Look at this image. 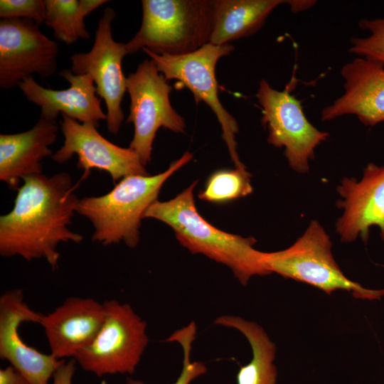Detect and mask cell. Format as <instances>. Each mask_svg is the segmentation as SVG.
Returning <instances> with one entry per match:
<instances>
[{
	"label": "cell",
	"instance_id": "1",
	"mask_svg": "<svg viewBox=\"0 0 384 384\" xmlns=\"http://www.w3.org/2000/svg\"><path fill=\"white\" fill-rule=\"evenodd\" d=\"M74 189L66 172L24 178L14 207L0 217L1 255L27 261L43 258L53 270L58 268L59 244L83 240L68 228L80 200Z\"/></svg>",
	"mask_w": 384,
	"mask_h": 384
},
{
	"label": "cell",
	"instance_id": "2",
	"mask_svg": "<svg viewBox=\"0 0 384 384\" xmlns=\"http://www.w3.org/2000/svg\"><path fill=\"white\" fill-rule=\"evenodd\" d=\"M197 183L198 181H193L169 201L156 200L143 218H154L168 225L182 246L193 254H203L228 266L242 285L253 276L270 274L265 264V252L254 247L256 240L253 237L221 230L201 216L193 196Z\"/></svg>",
	"mask_w": 384,
	"mask_h": 384
},
{
	"label": "cell",
	"instance_id": "3",
	"mask_svg": "<svg viewBox=\"0 0 384 384\" xmlns=\"http://www.w3.org/2000/svg\"><path fill=\"white\" fill-rule=\"evenodd\" d=\"M193 159L186 151L163 172L123 178L107 193L79 200L77 213L92 223V240L104 245L125 243L135 248L139 242L141 221L156 200L167 179Z\"/></svg>",
	"mask_w": 384,
	"mask_h": 384
},
{
	"label": "cell",
	"instance_id": "4",
	"mask_svg": "<svg viewBox=\"0 0 384 384\" xmlns=\"http://www.w3.org/2000/svg\"><path fill=\"white\" fill-rule=\"evenodd\" d=\"M142 21L126 43L128 55L146 48L158 55H183L210 42L213 1L142 0Z\"/></svg>",
	"mask_w": 384,
	"mask_h": 384
},
{
	"label": "cell",
	"instance_id": "5",
	"mask_svg": "<svg viewBox=\"0 0 384 384\" xmlns=\"http://www.w3.org/2000/svg\"><path fill=\"white\" fill-rule=\"evenodd\" d=\"M331 247L324 228L311 220L290 247L265 252V264L270 273L309 284L329 295L343 290L360 299L380 300L384 297V289H368L348 279L334 260Z\"/></svg>",
	"mask_w": 384,
	"mask_h": 384
},
{
	"label": "cell",
	"instance_id": "6",
	"mask_svg": "<svg viewBox=\"0 0 384 384\" xmlns=\"http://www.w3.org/2000/svg\"><path fill=\"white\" fill-rule=\"evenodd\" d=\"M104 324L95 339L74 356L85 371L101 377L132 374L148 344L146 323L129 304L103 302Z\"/></svg>",
	"mask_w": 384,
	"mask_h": 384
},
{
	"label": "cell",
	"instance_id": "7",
	"mask_svg": "<svg viewBox=\"0 0 384 384\" xmlns=\"http://www.w3.org/2000/svg\"><path fill=\"white\" fill-rule=\"evenodd\" d=\"M171 91L167 80L151 59L139 63L127 77L130 107L126 122L134 126L129 147L145 166L151 161L153 142L161 127L176 133L185 132L184 119L171 106Z\"/></svg>",
	"mask_w": 384,
	"mask_h": 384
},
{
	"label": "cell",
	"instance_id": "8",
	"mask_svg": "<svg viewBox=\"0 0 384 384\" xmlns=\"http://www.w3.org/2000/svg\"><path fill=\"white\" fill-rule=\"evenodd\" d=\"M234 49L230 43L213 45L208 43L198 50L183 55H158L146 48L142 50L154 62L167 80H178L192 92L196 103L203 102L211 109L220 124L223 139L235 168L245 169L237 151L235 135L238 133V125L220 101L215 77L218 61L230 55Z\"/></svg>",
	"mask_w": 384,
	"mask_h": 384
},
{
	"label": "cell",
	"instance_id": "9",
	"mask_svg": "<svg viewBox=\"0 0 384 384\" xmlns=\"http://www.w3.org/2000/svg\"><path fill=\"white\" fill-rule=\"evenodd\" d=\"M262 110V124L268 131L270 144L284 147L289 166L299 174L309 169L315 148L329 137L306 117L301 101L291 94L290 86L279 91L262 79L256 94Z\"/></svg>",
	"mask_w": 384,
	"mask_h": 384
},
{
	"label": "cell",
	"instance_id": "10",
	"mask_svg": "<svg viewBox=\"0 0 384 384\" xmlns=\"http://www.w3.org/2000/svg\"><path fill=\"white\" fill-rule=\"evenodd\" d=\"M115 17L112 8H105L98 21L91 49L70 57L73 73L87 74L93 79L97 94L106 105L107 130L114 135L118 134L124 119L122 102L127 91V78L122 60L128 55L126 43L113 38L112 24Z\"/></svg>",
	"mask_w": 384,
	"mask_h": 384
},
{
	"label": "cell",
	"instance_id": "11",
	"mask_svg": "<svg viewBox=\"0 0 384 384\" xmlns=\"http://www.w3.org/2000/svg\"><path fill=\"white\" fill-rule=\"evenodd\" d=\"M58 43L43 33L40 25L26 18L0 21V87L9 90L36 74L57 70Z\"/></svg>",
	"mask_w": 384,
	"mask_h": 384
},
{
	"label": "cell",
	"instance_id": "12",
	"mask_svg": "<svg viewBox=\"0 0 384 384\" xmlns=\"http://www.w3.org/2000/svg\"><path fill=\"white\" fill-rule=\"evenodd\" d=\"M61 116L60 124L64 142L52 156L54 161L63 164L75 154L78 159L77 167L83 169L85 177L92 169H98L107 171L116 183L129 176L149 174L138 154L129 147L124 148L108 141L92 124Z\"/></svg>",
	"mask_w": 384,
	"mask_h": 384
},
{
	"label": "cell",
	"instance_id": "13",
	"mask_svg": "<svg viewBox=\"0 0 384 384\" xmlns=\"http://www.w3.org/2000/svg\"><path fill=\"white\" fill-rule=\"evenodd\" d=\"M43 316L24 302L21 289H9L0 298V358L8 361L31 384H48L65 361L42 353L21 339L18 331L21 323L40 324Z\"/></svg>",
	"mask_w": 384,
	"mask_h": 384
},
{
	"label": "cell",
	"instance_id": "14",
	"mask_svg": "<svg viewBox=\"0 0 384 384\" xmlns=\"http://www.w3.org/2000/svg\"><path fill=\"white\" fill-rule=\"evenodd\" d=\"M341 199L336 206L343 209L336 223V231L343 242L358 237L366 243L370 229L377 226L384 242V165L368 163L360 180L345 177L337 186Z\"/></svg>",
	"mask_w": 384,
	"mask_h": 384
},
{
	"label": "cell",
	"instance_id": "15",
	"mask_svg": "<svg viewBox=\"0 0 384 384\" xmlns=\"http://www.w3.org/2000/svg\"><path fill=\"white\" fill-rule=\"evenodd\" d=\"M344 92L321 112V120L354 114L368 127L384 122V65L359 57L341 70Z\"/></svg>",
	"mask_w": 384,
	"mask_h": 384
},
{
	"label": "cell",
	"instance_id": "16",
	"mask_svg": "<svg viewBox=\"0 0 384 384\" xmlns=\"http://www.w3.org/2000/svg\"><path fill=\"white\" fill-rule=\"evenodd\" d=\"M105 319V308L92 298L72 297L47 315L40 324L50 349L58 360L73 358L96 337Z\"/></svg>",
	"mask_w": 384,
	"mask_h": 384
},
{
	"label": "cell",
	"instance_id": "17",
	"mask_svg": "<svg viewBox=\"0 0 384 384\" xmlns=\"http://www.w3.org/2000/svg\"><path fill=\"white\" fill-rule=\"evenodd\" d=\"M60 75L70 86L64 90H52L40 85L33 77L24 80L18 85L26 98L41 108V115L56 121L59 114H65L80 123L99 127L100 120L107 119L101 107L93 79L87 74L76 75L70 69Z\"/></svg>",
	"mask_w": 384,
	"mask_h": 384
},
{
	"label": "cell",
	"instance_id": "18",
	"mask_svg": "<svg viewBox=\"0 0 384 384\" xmlns=\"http://www.w3.org/2000/svg\"><path fill=\"white\" fill-rule=\"evenodd\" d=\"M56 121L40 116L30 129L0 134V180L12 190L29 176L42 174V161L53 155L50 146L57 139Z\"/></svg>",
	"mask_w": 384,
	"mask_h": 384
},
{
	"label": "cell",
	"instance_id": "19",
	"mask_svg": "<svg viewBox=\"0 0 384 384\" xmlns=\"http://www.w3.org/2000/svg\"><path fill=\"white\" fill-rule=\"evenodd\" d=\"M213 23L210 43L223 45L258 31L283 0H212Z\"/></svg>",
	"mask_w": 384,
	"mask_h": 384
},
{
	"label": "cell",
	"instance_id": "20",
	"mask_svg": "<svg viewBox=\"0 0 384 384\" xmlns=\"http://www.w3.org/2000/svg\"><path fill=\"white\" fill-rule=\"evenodd\" d=\"M215 324L238 330L250 345L252 357L247 365L240 368L236 377L238 384H276V347L262 327L233 315L221 316Z\"/></svg>",
	"mask_w": 384,
	"mask_h": 384
},
{
	"label": "cell",
	"instance_id": "21",
	"mask_svg": "<svg viewBox=\"0 0 384 384\" xmlns=\"http://www.w3.org/2000/svg\"><path fill=\"white\" fill-rule=\"evenodd\" d=\"M106 0H45V24L55 38L71 45L79 38L89 39L85 18Z\"/></svg>",
	"mask_w": 384,
	"mask_h": 384
},
{
	"label": "cell",
	"instance_id": "22",
	"mask_svg": "<svg viewBox=\"0 0 384 384\" xmlns=\"http://www.w3.org/2000/svg\"><path fill=\"white\" fill-rule=\"evenodd\" d=\"M251 174L245 169H221L212 174L198 198L204 201L222 203L245 197L252 192Z\"/></svg>",
	"mask_w": 384,
	"mask_h": 384
},
{
	"label": "cell",
	"instance_id": "23",
	"mask_svg": "<svg viewBox=\"0 0 384 384\" xmlns=\"http://www.w3.org/2000/svg\"><path fill=\"white\" fill-rule=\"evenodd\" d=\"M196 334V326L193 321L188 326L176 331L166 341L178 343L183 350V368L180 375L172 384H190L196 378L206 373V367L201 362L191 361L192 343ZM126 384H145L144 382L127 377Z\"/></svg>",
	"mask_w": 384,
	"mask_h": 384
},
{
	"label": "cell",
	"instance_id": "24",
	"mask_svg": "<svg viewBox=\"0 0 384 384\" xmlns=\"http://www.w3.org/2000/svg\"><path fill=\"white\" fill-rule=\"evenodd\" d=\"M358 26L368 31L370 35L365 38H353L350 52L384 65V18L361 19Z\"/></svg>",
	"mask_w": 384,
	"mask_h": 384
},
{
	"label": "cell",
	"instance_id": "25",
	"mask_svg": "<svg viewBox=\"0 0 384 384\" xmlns=\"http://www.w3.org/2000/svg\"><path fill=\"white\" fill-rule=\"evenodd\" d=\"M0 17L26 18L41 25L45 23V0H1Z\"/></svg>",
	"mask_w": 384,
	"mask_h": 384
},
{
	"label": "cell",
	"instance_id": "26",
	"mask_svg": "<svg viewBox=\"0 0 384 384\" xmlns=\"http://www.w3.org/2000/svg\"><path fill=\"white\" fill-rule=\"evenodd\" d=\"M75 362L74 358L68 362L64 361L53 374L51 384H73Z\"/></svg>",
	"mask_w": 384,
	"mask_h": 384
},
{
	"label": "cell",
	"instance_id": "27",
	"mask_svg": "<svg viewBox=\"0 0 384 384\" xmlns=\"http://www.w3.org/2000/svg\"><path fill=\"white\" fill-rule=\"evenodd\" d=\"M0 384H31L28 380L12 366L0 370Z\"/></svg>",
	"mask_w": 384,
	"mask_h": 384
},
{
	"label": "cell",
	"instance_id": "28",
	"mask_svg": "<svg viewBox=\"0 0 384 384\" xmlns=\"http://www.w3.org/2000/svg\"><path fill=\"white\" fill-rule=\"evenodd\" d=\"M314 2V1L290 0L287 4L293 12H298L310 8Z\"/></svg>",
	"mask_w": 384,
	"mask_h": 384
}]
</instances>
